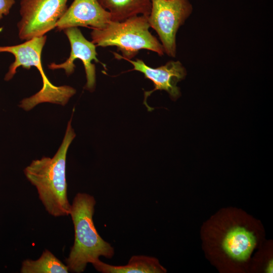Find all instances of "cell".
<instances>
[{
    "instance_id": "obj_1",
    "label": "cell",
    "mask_w": 273,
    "mask_h": 273,
    "mask_svg": "<svg viewBox=\"0 0 273 273\" xmlns=\"http://www.w3.org/2000/svg\"><path fill=\"white\" fill-rule=\"evenodd\" d=\"M200 232L206 258L222 273H251L255 258L266 241L261 222L233 207L212 215Z\"/></svg>"
},
{
    "instance_id": "obj_2",
    "label": "cell",
    "mask_w": 273,
    "mask_h": 273,
    "mask_svg": "<svg viewBox=\"0 0 273 273\" xmlns=\"http://www.w3.org/2000/svg\"><path fill=\"white\" fill-rule=\"evenodd\" d=\"M68 121L61 146L52 157H42L33 160L24 169L28 181L37 190L46 210L55 217L69 215L71 204L67 196L66 160L68 148L76 134Z\"/></svg>"
},
{
    "instance_id": "obj_3",
    "label": "cell",
    "mask_w": 273,
    "mask_h": 273,
    "mask_svg": "<svg viewBox=\"0 0 273 273\" xmlns=\"http://www.w3.org/2000/svg\"><path fill=\"white\" fill-rule=\"evenodd\" d=\"M96 201L86 193H77L73 200L69 215L74 229V241L65 262L70 271L80 273L87 263L103 256L111 259L113 247L98 233L93 221Z\"/></svg>"
},
{
    "instance_id": "obj_4",
    "label": "cell",
    "mask_w": 273,
    "mask_h": 273,
    "mask_svg": "<svg viewBox=\"0 0 273 273\" xmlns=\"http://www.w3.org/2000/svg\"><path fill=\"white\" fill-rule=\"evenodd\" d=\"M148 17L138 15L120 22L111 21L105 27L93 28L92 41L97 47L115 46L122 55L113 52L117 59H131L142 49L159 56L165 53L159 40L149 31Z\"/></svg>"
},
{
    "instance_id": "obj_5",
    "label": "cell",
    "mask_w": 273,
    "mask_h": 273,
    "mask_svg": "<svg viewBox=\"0 0 273 273\" xmlns=\"http://www.w3.org/2000/svg\"><path fill=\"white\" fill-rule=\"evenodd\" d=\"M47 40V36L43 35L26 40L23 43L12 46H0V53L8 52L15 57L14 62L9 67L5 80H11L19 67L29 69L36 67L42 80V87L34 95L28 98L29 104L32 107L42 103H51L64 105L69 100L72 89L70 86H57L53 84L46 75L41 63V55Z\"/></svg>"
},
{
    "instance_id": "obj_6",
    "label": "cell",
    "mask_w": 273,
    "mask_h": 273,
    "mask_svg": "<svg viewBox=\"0 0 273 273\" xmlns=\"http://www.w3.org/2000/svg\"><path fill=\"white\" fill-rule=\"evenodd\" d=\"M193 11L189 0H152L148 23L157 33L167 56L175 57L177 32Z\"/></svg>"
},
{
    "instance_id": "obj_7",
    "label": "cell",
    "mask_w": 273,
    "mask_h": 273,
    "mask_svg": "<svg viewBox=\"0 0 273 273\" xmlns=\"http://www.w3.org/2000/svg\"><path fill=\"white\" fill-rule=\"evenodd\" d=\"M68 0H21V20L17 24L21 40L44 35L56 27L65 13Z\"/></svg>"
},
{
    "instance_id": "obj_8",
    "label": "cell",
    "mask_w": 273,
    "mask_h": 273,
    "mask_svg": "<svg viewBox=\"0 0 273 273\" xmlns=\"http://www.w3.org/2000/svg\"><path fill=\"white\" fill-rule=\"evenodd\" d=\"M64 31L70 44V56L64 62L60 64L52 63L48 67L52 70L63 69L67 75H70L74 71V61L77 59L80 60L86 74V83L84 88L93 92L96 83V66L93 61L101 63L106 68V65L97 58V46L92 41L87 40L77 27L67 28Z\"/></svg>"
},
{
    "instance_id": "obj_9",
    "label": "cell",
    "mask_w": 273,
    "mask_h": 273,
    "mask_svg": "<svg viewBox=\"0 0 273 273\" xmlns=\"http://www.w3.org/2000/svg\"><path fill=\"white\" fill-rule=\"evenodd\" d=\"M125 60L133 66L130 71L135 70L142 73L146 78L151 80L154 84V88L152 90L144 92V104L149 111L153 109L148 105L147 99L155 90L166 91L173 100H176L180 96V89L177 84L185 78L187 71L180 61L171 60L163 65L152 68L141 59Z\"/></svg>"
},
{
    "instance_id": "obj_10",
    "label": "cell",
    "mask_w": 273,
    "mask_h": 273,
    "mask_svg": "<svg viewBox=\"0 0 273 273\" xmlns=\"http://www.w3.org/2000/svg\"><path fill=\"white\" fill-rule=\"evenodd\" d=\"M111 22L110 13L104 9L98 0H74L56 27L59 31L78 26L101 29Z\"/></svg>"
},
{
    "instance_id": "obj_11",
    "label": "cell",
    "mask_w": 273,
    "mask_h": 273,
    "mask_svg": "<svg viewBox=\"0 0 273 273\" xmlns=\"http://www.w3.org/2000/svg\"><path fill=\"white\" fill-rule=\"evenodd\" d=\"M92 264L95 268L103 273H165L166 269L154 257L133 255L124 265H113L102 262L99 259Z\"/></svg>"
},
{
    "instance_id": "obj_12",
    "label": "cell",
    "mask_w": 273,
    "mask_h": 273,
    "mask_svg": "<svg viewBox=\"0 0 273 273\" xmlns=\"http://www.w3.org/2000/svg\"><path fill=\"white\" fill-rule=\"evenodd\" d=\"M110 14L111 21L120 22L138 15L148 16L152 0H98Z\"/></svg>"
},
{
    "instance_id": "obj_13",
    "label": "cell",
    "mask_w": 273,
    "mask_h": 273,
    "mask_svg": "<svg viewBox=\"0 0 273 273\" xmlns=\"http://www.w3.org/2000/svg\"><path fill=\"white\" fill-rule=\"evenodd\" d=\"M69 271L67 265L48 249L36 260L23 261L20 269L22 273H68Z\"/></svg>"
},
{
    "instance_id": "obj_14",
    "label": "cell",
    "mask_w": 273,
    "mask_h": 273,
    "mask_svg": "<svg viewBox=\"0 0 273 273\" xmlns=\"http://www.w3.org/2000/svg\"><path fill=\"white\" fill-rule=\"evenodd\" d=\"M272 241L266 240L256 256L253 263L251 273H272Z\"/></svg>"
},
{
    "instance_id": "obj_15",
    "label": "cell",
    "mask_w": 273,
    "mask_h": 273,
    "mask_svg": "<svg viewBox=\"0 0 273 273\" xmlns=\"http://www.w3.org/2000/svg\"><path fill=\"white\" fill-rule=\"evenodd\" d=\"M15 3V0H0V20L3 18L4 15L9 14Z\"/></svg>"
}]
</instances>
